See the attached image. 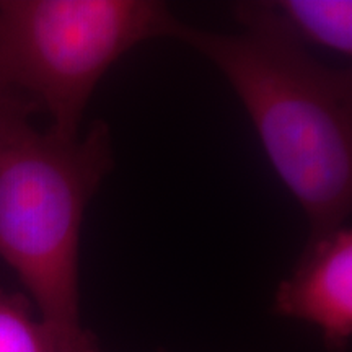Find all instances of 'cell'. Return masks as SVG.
Returning <instances> with one entry per match:
<instances>
[{"label": "cell", "instance_id": "obj_1", "mask_svg": "<svg viewBox=\"0 0 352 352\" xmlns=\"http://www.w3.org/2000/svg\"><path fill=\"white\" fill-rule=\"evenodd\" d=\"M243 33L182 23L176 39L215 64L253 122L267 160L311 227L344 226L352 206V74L308 54L267 2L239 3Z\"/></svg>", "mask_w": 352, "mask_h": 352}, {"label": "cell", "instance_id": "obj_2", "mask_svg": "<svg viewBox=\"0 0 352 352\" xmlns=\"http://www.w3.org/2000/svg\"><path fill=\"white\" fill-rule=\"evenodd\" d=\"M0 91V259L19 276L57 352H98L80 318V235L88 202L113 168L109 127L64 139Z\"/></svg>", "mask_w": 352, "mask_h": 352}, {"label": "cell", "instance_id": "obj_3", "mask_svg": "<svg viewBox=\"0 0 352 352\" xmlns=\"http://www.w3.org/2000/svg\"><path fill=\"white\" fill-rule=\"evenodd\" d=\"M179 25L153 0H2L0 91L47 114L56 135L76 139L111 65L140 43L175 38Z\"/></svg>", "mask_w": 352, "mask_h": 352}, {"label": "cell", "instance_id": "obj_4", "mask_svg": "<svg viewBox=\"0 0 352 352\" xmlns=\"http://www.w3.org/2000/svg\"><path fill=\"white\" fill-rule=\"evenodd\" d=\"M279 316L314 324L331 352L352 338V230L341 226L310 236L297 267L276 290Z\"/></svg>", "mask_w": 352, "mask_h": 352}, {"label": "cell", "instance_id": "obj_5", "mask_svg": "<svg viewBox=\"0 0 352 352\" xmlns=\"http://www.w3.org/2000/svg\"><path fill=\"white\" fill-rule=\"evenodd\" d=\"M271 12L303 46L315 44L336 54H352V2L349 0H280Z\"/></svg>", "mask_w": 352, "mask_h": 352}, {"label": "cell", "instance_id": "obj_6", "mask_svg": "<svg viewBox=\"0 0 352 352\" xmlns=\"http://www.w3.org/2000/svg\"><path fill=\"white\" fill-rule=\"evenodd\" d=\"M0 352H57L33 303L0 290Z\"/></svg>", "mask_w": 352, "mask_h": 352}, {"label": "cell", "instance_id": "obj_7", "mask_svg": "<svg viewBox=\"0 0 352 352\" xmlns=\"http://www.w3.org/2000/svg\"><path fill=\"white\" fill-rule=\"evenodd\" d=\"M98 352H101V349H100V351H98Z\"/></svg>", "mask_w": 352, "mask_h": 352}]
</instances>
